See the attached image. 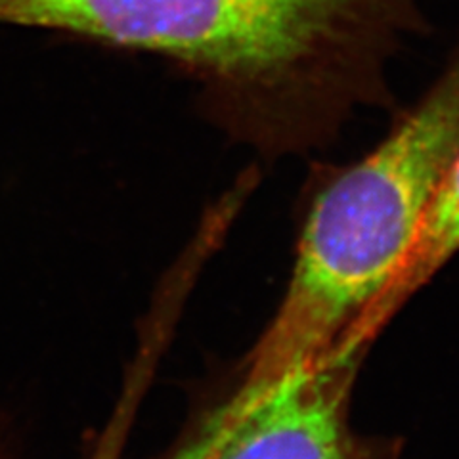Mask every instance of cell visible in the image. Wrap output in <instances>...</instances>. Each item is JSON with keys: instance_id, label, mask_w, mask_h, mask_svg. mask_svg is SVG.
<instances>
[{"instance_id": "5", "label": "cell", "mask_w": 459, "mask_h": 459, "mask_svg": "<svg viewBox=\"0 0 459 459\" xmlns=\"http://www.w3.org/2000/svg\"><path fill=\"white\" fill-rule=\"evenodd\" d=\"M160 352L152 347H140L133 366L128 368L121 396L115 404L108 425L100 433L94 452L89 459H121L126 437L136 420L138 408L146 396L153 373L160 366Z\"/></svg>"}, {"instance_id": "4", "label": "cell", "mask_w": 459, "mask_h": 459, "mask_svg": "<svg viewBox=\"0 0 459 459\" xmlns=\"http://www.w3.org/2000/svg\"><path fill=\"white\" fill-rule=\"evenodd\" d=\"M455 253H459V160L444 178L433 205L429 207L404 263L377 299V303L368 312L352 342L369 347L386 322L425 283L433 280Z\"/></svg>"}, {"instance_id": "3", "label": "cell", "mask_w": 459, "mask_h": 459, "mask_svg": "<svg viewBox=\"0 0 459 459\" xmlns=\"http://www.w3.org/2000/svg\"><path fill=\"white\" fill-rule=\"evenodd\" d=\"M368 349L280 373L243 369L167 459H396L394 442L358 433L352 391Z\"/></svg>"}, {"instance_id": "1", "label": "cell", "mask_w": 459, "mask_h": 459, "mask_svg": "<svg viewBox=\"0 0 459 459\" xmlns=\"http://www.w3.org/2000/svg\"><path fill=\"white\" fill-rule=\"evenodd\" d=\"M0 23L163 57L264 160L332 146L360 109L393 111L394 62L433 33L423 0H0Z\"/></svg>"}, {"instance_id": "2", "label": "cell", "mask_w": 459, "mask_h": 459, "mask_svg": "<svg viewBox=\"0 0 459 459\" xmlns=\"http://www.w3.org/2000/svg\"><path fill=\"white\" fill-rule=\"evenodd\" d=\"M393 115L362 157L312 167L290 285L247 371L280 373L354 349L459 160V35L421 96Z\"/></svg>"}]
</instances>
